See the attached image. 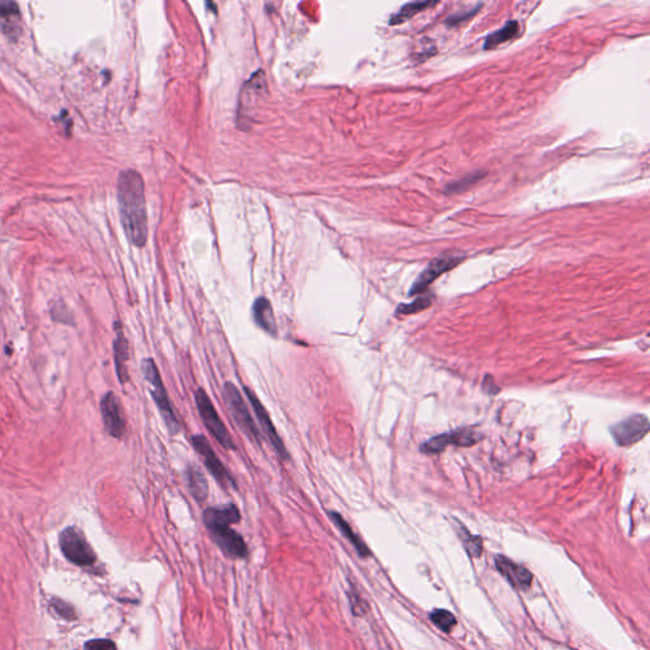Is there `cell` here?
Masks as SVG:
<instances>
[{
  "mask_svg": "<svg viewBox=\"0 0 650 650\" xmlns=\"http://www.w3.org/2000/svg\"><path fill=\"white\" fill-rule=\"evenodd\" d=\"M117 199L127 239L136 247H144L148 240V213L144 181L137 171L129 169L120 173Z\"/></svg>",
  "mask_w": 650,
  "mask_h": 650,
  "instance_id": "1",
  "label": "cell"
},
{
  "mask_svg": "<svg viewBox=\"0 0 650 650\" xmlns=\"http://www.w3.org/2000/svg\"><path fill=\"white\" fill-rule=\"evenodd\" d=\"M204 523L213 541L224 554L233 559H244L248 556V548L241 535L232 528V525L241 520L239 509L235 504L210 507L204 512Z\"/></svg>",
  "mask_w": 650,
  "mask_h": 650,
  "instance_id": "2",
  "label": "cell"
},
{
  "mask_svg": "<svg viewBox=\"0 0 650 650\" xmlns=\"http://www.w3.org/2000/svg\"><path fill=\"white\" fill-rule=\"evenodd\" d=\"M141 369H143V374H144L146 381L150 385L151 397H153L157 408H159L160 416L164 419L168 431L171 434H177L181 431L178 418L176 417V413H174V409L171 407L168 393L165 390L164 383L162 380L160 372L157 370L154 360L153 358L144 360Z\"/></svg>",
  "mask_w": 650,
  "mask_h": 650,
  "instance_id": "3",
  "label": "cell"
},
{
  "mask_svg": "<svg viewBox=\"0 0 650 650\" xmlns=\"http://www.w3.org/2000/svg\"><path fill=\"white\" fill-rule=\"evenodd\" d=\"M222 397L225 400L227 409L232 413L235 423L238 425L241 432L248 438L253 439L254 442L260 444L262 436H260V430L250 416L247 403L241 397L239 389L233 383L226 381L224 389H222Z\"/></svg>",
  "mask_w": 650,
  "mask_h": 650,
  "instance_id": "4",
  "label": "cell"
},
{
  "mask_svg": "<svg viewBox=\"0 0 650 650\" xmlns=\"http://www.w3.org/2000/svg\"><path fill=\"white\" fill-rule=\"evenodd\" d=\"M62 554L78 567H92L97 561V555L80 530L68 527L60 535Z\"/></svg>",
  "mask_w": 650,
  "mask_h": 650,
  "instance_id": "5",
  "label": "cell"
},
{
  "mask_svg": "<svg viewBox=\"0 0 650 650\" xmlns=\"http://www.w3.org/2000/svg\"><path fill=\"white\" fill-rule=\"evenodd\" d=\"M196 405L199 409V417L202 419L204 425L209 432L216 438V441L220 445L222 446L226 450H235V444H234L233 437L226 430L224 422L219 417L218 411L213 407V402L210 397L207 395L202 388H199L196 391Z\"/></svg>",
  "mask_w": 650,
  "mask_h": 650,
  "instance_id": "6",
  "label": "cell"
},
{
  "mask_svg": "<svg viewBox=\"0 0 650 650\" xmlns=\"http://www.w3.org/2000/svg\"><path fill=\"white\" fill-rule=\"evenodd\" d=\"M191 442L193 448L204 460V464L209 469L210 474L213 475V479L216 480L222 488H236L235 479L232 476V474L227 472V469L220 461L219 458L216 456L209 441L204 436L196 434L191 438Z\"/></svg>",
  "mask_w": 650,
  "mask_h": 650,
  "instance_id": "7",
  "label": "cell"
},
{
  "mask_svg": "<svg viewBox=\"0 0 650 650\" xmlns=\"http://www.w3.org/2000/svg\"><path fill=\"white\" fill-rule=\"evenodd\" d=\"M649 432V419L643 414L626 418L620 423L611 427L612 437L621 447L634 445L643 439Z\"/></svg>",
  "mask_w": 650,
  "mask_h": 650,
  "instance_id": "8",
  "label": "cell"
},
{
  "mask_svg": "<svg viewBox=\"0 0 650 650\" xmlns=\"http://www.w3.org/2000/svg\"><path fill=\"white\" fill-rule=\"evenodd\" d=\"M480 438L481 436L479 432L474 431L470 428H461L458 431L448 432V433L432 437L421 446V450L425 453H439L444 451L447 446L470 447V446L476 445Z\"/></svg>",
  "mask_w": 650,
  "mask_h": 650,
  "instance_id": "9",
  "label": "cell"
},
{
  "mask_svg": "<svg viewBox=\"0 0 650 650\" xmlns=\"http://www.w3.org/2000/svg\"><path fill=\"white\" fill-rule=\"evenodd\" d=\"M464 260H465V257H459V255H442V257H438L436 260H432L431 263L428 264V267L425 268V271L419 274V277L413 283L409 295L414 296V295L425 292V290L430 288L432 283L437 280L438 277H441L442 274L451 271L456 266H459L460 263Z\"/></svg>",
  "mask_w": 650,
  "mask_h": 650,
  "instance_id": "10",
  "label": "cell"
},
{
  "mask_svg": "<svg viewBox=\"0 0 650 650\" xmlns=\"http://www.w3.org/2000/svg\"><path fill=\"white\" fill-rule=\"evenodd\" d=\"M101 413L106 431L111 437L122 438L126 433L124 409L113 393H107L101 400Z\"/></svg>",
  "mask_w": 650,
  "mask_h": 650,
  "instance_id": "11",
  "label": "cell"
},
{
  "mask_svg": "<svg viewBox=\"0 0 650 650\" xmlns=\"http://www.w3.org/2000/svg\"><path fill=\"white\" fill-rule=\"evenodd\" d=\"M244 391H246V395H247L249 403H250L252 408H253L255 416L258 418L260 425L262 427L263 432L266 433V436H267L268 439H269L271 445L274 446V450L280 455V458H282L283 460L290 459V455H288V450H286V446L283 445L282 439H281L278 433L276 431L274 423H272V421H271L269 414H268L267 409L264 408V405L260 403V399L254 394L253 390H250L249 388L244 386Z\"/></svg>",
  "mask_w": 650,
  "mask_h": 650,
  "instance_id": "12",
  "label": "cell"
},
{
  "mask_svg": "<svg viewBox=\"0 0 650 650\" xmlns=\"http://www.w3.org/2000/svg\"><path fill=\"white\" fill-rule=\"evenodd\" d=\"M494 563H495L497 570L506 578L508 582L514 586V588L525 591V589L531 587L534 575L528 569L522 567V565H518L517 563L511 560L509 558H507L504 555H497L495 559H494Z\"/></svg>",
  "mask_w": 650,
  "mask_h": 650,
  "instance_id": "13",
  "label": "cell"
},
{
  "mask_svg": "<svg viewBox=\"0 0 650 650\" xmlns=\"http://www.w3.org/2000/svg\"><path fill=\"white\" fill-rule=\"evenodd\" d=\"M253 319L255 324L271 336H277V322L272 304L266 297H258L253 304Z\"/></svg>",
  "mask_w": 650,
  "mask_h": 650,
  "instance_id": "14",
  "label": "cell"
},
{
  "mask_svg": "<svg viewBox=\"0 0 650 650\" xmlns=\"http://www.w3.org/2000/svg\"><path fill=\"white\" fill-rule=\"evenodd\" d=\"M113 353H115L117 376L120 379V383H126L129 381V372H127L129 343L121 328L117 329L116 338L113 342Z\"/></svg>",
  "mask_w": 650,
  "mask_h": 650,
  "instance_id": "15",
  "label": "cell"
},
{
  "mask_svg": "<svg viewBox=\"0 0 650 650\" xmlns=\"http://www.w3.org/2000/svg\"><path fill=\"white\" fill-rule=\"evenodd\" d=\"M329 517H330V520L334 522V525L339 528V531L342 532L343 536L353 545V548L356 549L357 553L361 558L371 556L370 549L367 548V545L352 530V527H351L348 522L343 518L342 514L332 511V512H329Z\"/></svg>",
  "mask_w": 650,
  "mask_h": 650,
  "instance_id": "16",
  "label": "cell"
},
{
  "mask_svg": "<svg viewBox=\"0 0 650 650\" xmlns=\"http://www.w3.org/2000/svg\"><path fill=\"white\" fill-rule=\"evenodd\" d=\"M185 480L187 488L192 497L197 502H206L209 497V484L205 475L196 466L190 465L185 470Z\"/></svg>",
  "mask_w": 650,
  "mask_h": 650,
  "instance_id": "17",
  "label": "cell"
},
{
  "mask_svg": "<svg viewBox=\"0 0 650 650\" xmlns=\"http://www.w3.org/2000/svg\"><path fill=\"white\" fill-rule=\"evenodd\" d=\"M520 34V23L517 21H511L507 23L504 27L500 28L493 34H489L484 41V50H493L502 46L506 42L512 41Z\"/></svg>",
  "mask_w": 650,
  "mask_h": 650,
  "instance_id": "18",
  "label": "cell"
},
{
  "mask_svg": "<svg viewBox=\"0 0 650 650\" xmlns=\"http://www.w3.org/2000/svg\"><path fill=\"white\" fill-rule=\"evenodd\" d=\"M437 6V1H411L407 3L405 6L400 8L397 13L394 14L390 18V24H402L404 22L408 21L413 18L416 14L421 13L427 8L434 7Z\"/></svg>",
  "mask_w": 650,
  "mask_h": 650,
  "instance_id": "19",
  "label": "cell"
},
{
  "mask_svg": "<svg viewBox=\"0 0 650 650\" xmlns=\"http://www.w3.org/2000/svg\"><path fill=\"white\" fill-rule=\"evenodd\" d=\"M430 619H431L432 623L437 626L438 629H441L445 633H450L458 625L456 617L453 616V614L450 612L448 609H433L430 614Z\"/></svg>",
  "mask_w": 650,
  "mask_h": 650,
  "instance_id": "20",
  "label": "cell"
},
{
  "mask_svg": "<svg viewBox=\"0 0 650 650\" xmlns=\"http://www.w3.org/2000/svg\"><path fill=\"white\" fill-rule=\"evenodd\" d=\"M459 536L464 546L466 549V553L472 556V558H479L483 553V540L479 536H474L470 534L465 527L460 525Z\"/></svg>",
  "mask_w": 650,
  "mask_h": 650,
  "instance_id": "21",
  "label": "cell"
},
{
  "mask_svg": "<svg viewBox=\"0 0 650 650\" xmlns=\"http://www.w3.org/2000/svg\"><path fill=\"white\" fill-rule=\"evenodd\" d=\"M431 305L432 297H430V296H422V297H418L417 300H414L411 304H403V305H400V306L397 309V314L403 315L416 314V313L423 311L425 309L430 308Z\"/></svg>",
  "mask_w": 650,
  "mask_h": 650,
  "instance_id": "22",
  "label": "cell"
},
{
  "mask_svg": "<svg viewBox=\"0 0 650 650\" xmlns=\"http://www.w3.org/2000/svg\"><path fill=\"white\" fill-rule=\"evenodd\" d=\"M484 174L481 171H478L475 174H470L467 176L465 178L460 179L458 182H453L451 185H448L447 191L448 192H462L466 191L467 188H470L472 185H475L478 181L483 178Z\"/></svg>",
  "mask_w": 650,
  "mask_h": 650,
  "instance_id": "23",
  "label": "cell"
},
{
  "mask_svg": "<svg viewBox=\"0 0 650 650\" xmlns=\"http://www.w3.org/2000/svg\"><path fill=\"white\" fill-rule=\"evenodd\" d=\"M18 17H20V9H18V6L15 3H13V1H4V0L0 1V18L3 20V22L9 23V29H12L10 21L13 18H18Z\"/></svg>",
  "mask_w": 650,
  "mask_h": 650,
  "instance_id": "24",
  "label": "cell"
},
{
  "mask_svg": "<svg viewBox=\"0 0 650 650\" xmlns=\"http://www.w3.org/2000/svg\"><path fill=\"white\" fill-rule=\"evenodd\" d=\"M51 607L59 616L65 619V620H76V619L74 609L69 603L64 602L62 600H57V598L52 600L51 601Z\"/></svg>",
  "mask_w": 650,
  "mask_h": 650,
  "instance_id": "25",
  "label": "cell"
},
{
  "mask_svg": "<svg viewBox=\"0 0 650 650\" xmlns=\"http://www.w3.org/2000/svg\"><path fill=\"white\" fill-rule=\"evenodd\" d=\"M84 650H117V647L108 639H93L84 644Z\"/></svg>",
  "mask_w": 650,
  "mask_h": 650,
  "instance_id": "26",
  "label": "cell"
},
{
  "mask_svg": "<svg viewBox=\"0 0 650 650\" xmlns=\"http://www.w3.org/2000/svg\"><path fill=\"white\" fill-rule=\"evenodd\" d=\"M478 9H479V7L474 8L472 12H466V13L464 14H453V15L448 17V18L446 20V23L450 24V26H456V24H459L461 22L472 18V15L478 12Z\"/></svg>",
  "mask_w": 650,
  "mask_h": 650,
  "instance_id": "27",
  "label": "cell"
}]
</instances>
